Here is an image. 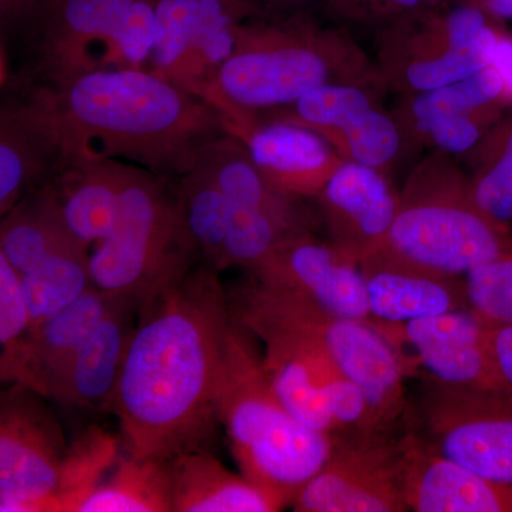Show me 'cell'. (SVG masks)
Wrapping results in <instances>:
<instances>
[{
  "instance_id": "25",
  "label": "cell",
  "mask_w": 512,
  "mask_h": 512,
  "mask_svg": "<svg viewBox=\"0 0 512 512\" xmlns=\"http://www.w3.org/2000/svg\"><path fill=\"white\" fill-rule=\"evenodd\" d=\"M174 512H274L286 507L275 494L229 471L204 448L170 460Z\"/></svg>"
},
{
  "instance_id": "28",
  "label": "cell",
  "mask_w": 512,
  "mask_h": 512,
  "mask_svg": "<svg viewBox=\"0 0 512 512\" xmlns=\"http://www.w3.org/2000/svg\"><path fill=\"white\" fill-rule=\"evenodd\" d=\"M173 478L170 461L127 454L113 474L83 498L77 512H171Z\"/></svg>"
},
{
  "instance_id": "30",
  "label": "cell",
  "mask_w": 512,
  "mask_h": 512,
  "mask_svg": "<svg viewBox=\"0 0 512 512\" xmlns=\"http://www.w3.org/2000/svg\"><path fill=\"white\" fill-rule=\"evenodd\" d=\"M188 234L202 261L222 271L225 239L231 224L232 205L210 171L195 157L175 185Z\"/></svg>"
},
{
  "instance_id": "31",
  "label": "cell",
  "mask_w": 512,
  "mask_h": 512,
  "mask_svg": "<svg viewBox=\"0 0 512 512\" xmlns=\"http://www.w3.org/2000/svg\"><path fill=\"white\" fill-rule=\"evenodd\" d=\"M22 284L32 312V329H35L92 288L86 245H73L53 255L23 274Z\"/></svg>"
},
{
  "instance_id": "19",
  "label": "cell",
  "mask_w": 512,
  "mask_h": 512,
  "mask_svg": "<svg viewBox=\"0 0 512 512\" xmlns=\"http://www.w3.org/2000/svg\"><path fill=\"white\" fill-rule=\"evenodd\" d=\"M136 0H60L33 35L36 74L52 87L90 70L100 69L94 47H106L116 60L113 36L124 13Z\"/></svg>"
},
{
  "instance_id": "32",
  "label": "cell",
  "mask_w": 512,
  "mask_h": 512,
  "mask_svg": "<svg viewBox=\"0 0 512 512\" xmlns=\"http://www.w3.org/2000/svg\"><path fill=\"white\" fill-rule=\"evenodd\" d=\"M201 0H158L150 60L154 72L183 86Z\"/></svg>"
},
{
  "instance_id": "40",
  "label": "cell",
  "mask_w": 512,
  "mask_h": 512,
  "mask_svg": "<svg viewBox=\"0 0 512 512\" xmlns=\"http://www.w3.org/2000/svg\"><path fill=\"white\" fill-rule=\"evenodd\" d=\"M503 82L505 97L512 104V35L500 30L495 42L491 64Z\"/></svg>"
},
{
  "instance_id": "24",
  "label": "cell",
  "mask_w": 512,
  "mask_h": 512,
  "mask_svg": "<svg viewBox=\"0 0 512 512\" xmlns=\"http://www.w3.org/2000/svg\"><path fill=\"white\" fill-rule=\"evenodd\" d=\"M128 165L114 158H66L46 183L67 227L87 248L99 244L113 224Z\"/></svg>"
},
{
  "instance_id": "13",
  "label": "cell",
  "mask_w": 512,
  "mask_h": 512,
  "mask_svg": "<svg viewBox=\"0 0 512 512\" xmlns=\"http://www.w3.org/2000/svg\"><path fill=\"white\" fill-rule=\"evenodd\" d=\"M394 348H412L434 382L477 389L508 390L490 346L488 328L470 309L392 325L375 322Z\"/></svg>"
},
{
  "instance_id": "4",
  "label": "cell",
  "mask_w": 512,
  "mask_h": 512,
  "mask_svg": "<svg viewBox=\"0 0 512 512\" xmlns=\"http://www.w3.org/2000/svg\"><path fill=\"white\" fill-rule=\"evenodd\" d=\"M255 339L234 316L218 380V421L242 474L292 505L328 460L333 437L309 429L286 410L266 376Z\"/></svg>"
},
{
  "instance_id": "27",
  "label": "cell",
  "mask_w": 512,
  "mask_h": 512,
  "mask_svg": "<svg viewBox=\"0 0 512 512\" xmlns=\"http://www.w3.org/2000/svg\"><path fill=\"white\" fill-rule=\"evenodd\" d=\"M495 104H512L505 97L503 82L493 66L458 82L402 96L394 119L402 130L406 148L421 128L440 120L457 119Z\"/></svg>"
},
{
  "instance_id": "18",
  "label": "cell",
  "mask_w": 512,
  "mask_h": 512,
  "mask_svg": "<svg viewBox=\"0 0 512 512\" xmlns=\"http://www.w3.org/2000/svg\"><path fill=\"white\" fill-rule=\"evenodd\" d=\"M64 161L53 111L40 90L0 113V215L52 180Z\"/></svg>"
},
{
  "instance_id": "11",
  "label": "cell",
  "mask_w": 512,
  "mask_h": 512,
  "mask_svg": "<svg viewBox=\"0 0 512 512\" xmlns=\"http://www.w3.org/2000/svg\"><path fill=\"white\" fill-rule=\"evenodd\" d=\"M382 93L360 84H326L272 111L269 120L311 128L343 160L387 174L406 151V143L392 111L380 104Z\"/></svg>"
},
{
  "instance_id": "21",
  "label": "cell",
  "mask_w": 512,
  "mask_h": 512,
  "mask_svg": "<svg viewBox=\"0 0 512 512\" xmlns=\"http://www.w3.org/2000/svg\"><path fill=\"white\" fill-rule=\"evenodd\" d=\"M232 217L225 239L222 269H252L276 248L292 239L315 235L316 218L298 198L254 178L239 188L231 200Z\"/></svg>"
},
{
  "instance_id": "20",
  "label": "cell",
  "mask_w": 512,
  "mask_h": 512,
  "mask_svg": "<svg viewBox=\"0 0 512 512\" xmlns=\"http://www.w3.org/2000/svg\"><path fill=\"white\" fill-rule=\"evenodd\" d=\"M121 295L92 286L80 298L30 330L9 356L0 359L2 382L25 384L49 396L57 377Z\"/></svg>"
},
{
  "instance_id": "14",
  "label": "cell",
  "mask_w": 512,
  "mask_h": 512,
  "mask_svg": "<svg viewBox=\"0 0 512 512\" xmlns=\"http://www.w3.org/2000/svg\"><path fill=\"white\" fill-rule=\"evenodd\" d=\"M249 274L262 284L305 296L336 315L372 320L360 265L315 235L286 242Z\"/></svg>"
},
{
  "instance_id": "12",
  "label": "cell",
  "mask_w": 512,
  "mask_h": 512,
  "mask_svg": "<svg viewBox=\"0 0 512 512\" xmlns=\"http://www.w3.org/2000/svg\"><path fill=\"white\" fill-rule=\"evenodd\" d=\"M318 473L295 500L298 512H403L397 437L390 431L340 433Z\"/></svg>"
},
{
  "instance_id": "10",
  "label": "cell",
  "mask_w": 512,
  "mask_h": 512,
  "mask_svg": "<svg viewBox=\"0 0 512 512\" xmlns=\"http://www.w3.org/2000/svg\"><path fill=\"white\" fill-rule=\"evenodd\" d=\"M421 436L444 456L512 487V392L431 382L420 402Z\"/></svg>"
},
{
  "instance_id": "3",
  "label": "cell",
  "mask_w": 512,
  "mask_h": 512,
  "mask_svg": "<svg viewBox=\"0 0 512 512\" xmlns=\"http://www.w3.org/2000/svg\"><path fill=\"white\" fill-rule=\"evenodd\" d=\"M383 90L376 62L342 30L326 28L306 12L245 20L234 50L212 76L207 99L225 111L232 134L244 140L258 111L291 106L326 84Z\"/></svg>"
},
{
  "instance_id": "15",
  "label": "cell",
  "mask_w": 512,
  "mask_h": 512,
  "mask_svg": "<svg viewBox=\"0 0 512 512\" xmlns=\"http://www.w3.org/2000/svg\"><path fill=\"white\" fill-rule=\"evenodd\" d=\"M397 470L409 511L512 512L510 485L468 470L419 433L397 439Z\"/></svg>"
},
{
  "instance_id": "35",
  "label": "cell",
  "mask_w": 512,
  "mask_h": 512,
  "mask_svg": "<svg viewBox=\"0 0 512 512\" xmlns=\"http://www.w3.org/2000/svg\"><path fill=\"white\" fill-rule=\"evenodd\" d=\"M32 329V312L23 289L22 275L0 254V346L9 356Z\"/></svg>"
},
{
  "instance_id": "36",
  "label": "cell",
  "mask_w": 512,
  "mask_h": 512,
  "mask_svg": "<svg viewBox=\"0 0 512 512\" xmlns=\"http://www.w3.org/2000/svg\"><path fill=\"white\" fill-rule=\"evenodd\" d=\"M158 0H136L121 18L113 36L114 53L123 67H141L150 57Z\"/></svg>"
},
{
  "instance_id": "34",
  "label": "cell",
  "mask_w": 512,
  "mask_h": 512,
  "mask_svg": "<svg viewBox=\"0 0 512 512\" xmlns=\"http://www.w3.org/2000/svg\"><path fill=\"white\" fill-rule=\"evenodd\" d=\"M510 109V104H495L457 119L436 121L417 131L407 147H429L453 157H463Z\"/></svg>"
},
{
  "instance_id": "6",
  "label": "cell",
  "mask_w": 512,
  "mask_h": 512,
  "mask_svg": "<svg viewBox=\"0 0 512 512\" xmlns=\"http://www.w3.org/2000/svg\"><path fill=\"white\" fill-rule=\"evenodd\" d=\"M201 262L175 188L130 163L113 224L90 255L93 285L141 306L180 284Z\"/></svg>"
},
{
  "instance_id": "42",
  "label": "cell",
  "mask_w": 512,
  "mask_h": 512,
  "mask_svg": "<svg viewBox=\"0 0 512 512\" xmlns=\"http://www.w3.org/2000/svg\"><path fill=\"white\" fill-rule=\"evenodd\" d=\"M463 3L483 10L488 18L498 23L512 19V0H463Z\"/></svg>"
},
{
  "instance_id": "37",
  "label": "cell",
  "mask_w": 512,
  "mask_h": 512,
  "mask_svg": "<svg viewBox=\"0 0 512 512\" xmlns=\"http://www.w3.org/2000/svg\"><path fill=\"white\" fill-rule=\"evenodd\" d=\"M59 3L60 0H0L2 36L25 33L33 37Z\"/></svg>"
},
{
  "instance_id": "7",
  "label": "cell",
  "mask_w": 512,
  "mask_h": 512,
  "mask_svg": "<svg viewBox=\"0 0 512 512\" xmlns=\"http://www.w3.org/2000/svg\"><path fill=\"white\" fill-rule=\"evenodd\" d=\"M235 318L292 330L318 343L362 389L380 431H392L406 414L402 356L372 320L326 311L305 296L251 278L228 292Z\"/></svg>"
},
{
  "instance_id": "38",
  "label": "cell",
  "mask_w": 512,
  "mask_h": 512,
  "mask_svg": "<svg viewBox=\"0 0 512 512\" xmlns=\"http://www.w3.org/2000/svg\"><path fill=\"white\" fill-rule=\"evenodd\" d=\"M424 8L426 0H360L352 23L380 30Z\"/></svg>"
},
{
  "instance_id": "41",
  "label": "cell",
  "mask_w": 512,
  "mask_h": 512,
  "mask_svg": "<svg viewBox=\"0 0 512 512\" xmlns=\"http://www.w3.org/2000/svg\"><path fill=\"white\" fill-rule=\"evenodd\" d=\"M322 0H254L264 18H282L306 12Z\"/></svg>"
},
{
  "instance_id": "22",
  "label": "cell",
  "mask_w": 512,
  "mask_h": 512,
  "mask_svg": "<svg viewBox=\"0 0 512 512\" xmlns=\"http://www.w3.org/2000/svg\"><path fill=\"white\" fill-rule=\"evenodd\" d=\"M242 141L266 184L298 200L315 198L346 161L311 128L289 121L258 123Z\"/></svg>"
},
{
  "instance_id": "17",
  "label": "cell",
  "mask_w": 512,
  "mask_h": 512,
  "mask_svg": "<svg viewBox=\"0 0 512 512\" xmlns=\"http://www.w3.org/2000/svg\"><path fill=\"white\" fill-rule=\"evenodd\" d=\"M370 318L400 323L468 308L466 276L446 274L376 249L360 262Z\"/></svg>"
},
{
  "instance_id": "29",
  "label": "cell",
  "mask_w": 512,
  "mask_h": 512,
  "mask_svg": "<svg viewBox=\"0 0 512 512\" xmlns=\"http://www.w3.org/2000/svg\"><path fill=\"white\" fill-rule=\"evenodd\" d=\"M463 157L474 204L495 224L512 231V111Z\"/></svg>"
},
{
  "instance_id": "5",
  "label": "cell",
  "mask_w": 512,
  "mask_h": 512,
  "mask_svg": "<svg viewBox=\"0 0 512 512\" xmlns=\"http://www.w3.org/2000/svg\"><path fill=\"white\" fill-rule=\"evenodd\" d=\"M377 249L466 276L512 255V231L495 224L474 204L466 170L457 158L433 151L407 177L392 228Z\"/></svg>"
},
{
  "instance_id": "16",
  "label": "cell",
  "mask_w": 512,
  "mask_h": 512,
  "mask_svg": "<svg viewBox=\"0 0 512 512\" xmlns=\"http://www.w3.org/2000/svg\"><path fill=\"white\" fill-rule=\"evenodd\" d=\"M330 242L360 265L383 244L399 208L387 174L343 161L315 197Z\"/></svg>"
},
{
  "instance_id": "43",
  "label": "cell",
  "mask_w": 512,
  "mask_h": 512,
  "mask_svg": "<svg viewBox=\"0 0 512 512\" xmlns=\"http://www.w3.org/2000/svg\"><path fill=\"white\" fill-rule=\"evenodd\" d=\"M320 3L330 19L352 23L360 0H322Z\"/></svg>"
},
{
  "instance_id": "39",
  "label": "cell",
  "mask_w": 512,
  "mask_h": 512,
  "mask_svg": "<svg viewBox=\"0 0 512 512\" xmlns=\"http://www.w3.org/2000/svg\"><path fill=\"white\" fill-rule=\"evenodd\" d=\"M488 346L505 387L512 392V325L488 328Z\"/></svg>"
},
{
  "instance_id": "8",
  "label": "cell",
  "mask_w": 512,
  "mask_h": 512,
  "mask_svg": "<svg viewBox=\"0 0 512 512\" xmlns=\"http://www.w3.org/2000/svg\"><path fill=\"white\" fill-rule=\"evenodd\" d=\"M500 30L468 3L424 8L377 30L376 66L386 89L427 92L490 66Z\"/></svg>"
},
{
  "instance_id": "1",
  "label": "cell",
  "mask_w": 512,
  "mask_h": 512,
  "mask_svg": "<svg viewBox=\"0 0 512 512\" xmlns=\"http://www.w3.org/2000/svg\"><path fill=\"white\" fill-rule=\"evenodd\" d=\"M231 303L220 271L202 261L138 309L119 382L104 410L119 419L127 454L170 461L200 450L217 424V389Z\"/></svg>"
},
{
  "instance_id": "26",
  "label": "cell",
  "mask_w": 512,
  "mask_h": 512,
  "mask_svg": "<svg viewBox=\"0 0 512 512\" xmlns=\"http://www.w3.org/2000/svg\"><path fill=\"white\" fill-rule=\"evenodd\" d=\"M77 244L82 242L67 227L49 184L30 191L2 217L0 254L20 275Z\"/></svg>"
},
{
  "instance_id": "9",
  "label": "cell",
  "mask_w": 512,
  "mask_h": 512,
  "mask_svg": "<svg viewBox=\"0 0 512 512\" xmlns=\"http://www.w3.org/2000/svg\"><path fill=\"white\" fill-rule=\"evenodd\" d=\"M42 394L12 383L0 397V511L63 512L70 447Z\"/></svg>"
},
{
  "instance_id": "2",
  "label": "cell",
  "mask_w": 512,
  "mask_h": 512,
  "mask_svg": "<svg viewBox=\"0 0 512 512\" xmlns=\"http://www.w3.org/2000/svg\"><path fill=\"white\" fill-rule=\"evenodd\" d=\"M39 90L55 116L64 160L114 158L178 178L202 147L232 134L212 101L141 67H101Z\"/></svg>"
},
{
  "instance_id": "23",
  "label": "cell",
  "mask_w": 512,
  "mask_h": 512,
  "mask_svg": "<svg viewBox=\"0 0 512 512\" xmlns=\"http://www.w3.org/2000/svg\"><path fill=\"white\" fill-rule=\"evenodd\" d=\"M140 303L121 296L64 367L47 399L104 409L116 389L133 338Z\"/></svg>"
},
{
  "instance_id": "33",
  "label": "cell",
  "mask_w": 512,
  "mask_h": 512,
  "mask_svg": "<svg viewBox=\"0 0 512 512\" xmlns=\"http://www.w3.org/2000/svg\"><path fill=\"white\" fill-rule=\"evenodd\" d=\"M466 288L468 308L487 328L512 325V255L468 272Z\"/></svg>"
},
{
  "instance_id": "44",
  "label": "cell",
  "mask_w": 512,
  "mask_h": 512,
  "mask_svg": "<svg viewBox=\"0 0 512 512\" xmlns=\"http://www.w3.org/2000/svg\"><path fill=\"white\" fill-rule=\"evenodd\" d=\"M429 8H446V6L458 5L463 3V0H426Z\"/></svg>"
}]
</instances>
